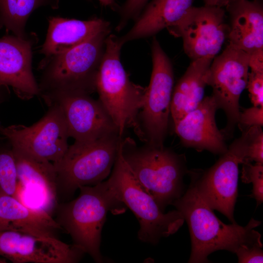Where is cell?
I'll return each instance as SVG.
<instances>
[{
    "label": "cell",
    "mask_w": 263,
    "mask_h": 263,
    "mask_svg": "<svg viewBox=\"0 0 263 263\" xmlns=\"http://www.w3.org/2000/svg\"><path fill=\"white\" fill-rule=\"evenodd\" d=\"M120 148L132 173L162 210L184 194L183 178L187 170L183 155L164 146L146 143L138 147L129 137L121 138Z\"/></svg>",
    "instance_id": "4"
},
{
    "label": "cell",
    "mask_w": 263,
    "mask_h": 263,
    "mask_svg": "<svg viewBox=\"0 0 263 263\" xmlns=\"http://www.w3.org/2000/svg\"><path fill=\"white\" fill-rule=\"evenodd\" d=\"M213 58L204 57L192 61L177 83L170 106L174 125L195 108L204 98L207 74Z\"/></svg>",
    "instance_id": "21"
},
{
    "label": "cell",
    "mask_w": 263,
    "mask_h": 263,
    "mask_svg": "<svg viewBox=\"0 0 263 263\" xmlns=\"http://www.w3.org/2000/svg\"><path fill=\"white\" fill-rule=\"evenodd\" d=\"M249 129L250 140L247 162L255 161L263 164V132L262 127L253 126Z\"/></svg>",
    "instance_id": "26"
},
{
    "label": "cell",
    "mask_w": 263,
    "mask_h": 263,
    "mask_svg": "<svg viewBox=\"0 0 263 263\" xmlns=\"http://www.w3.org/2000/svg\"><path fill=\"white\" fill-rule=\"evenodd\" d=\"M0 189L18 198L19 181L16 160L11 147L0 149Z\"/></svg>",
    "instance_id": "24"
},
{
    "label": "cell",
    "mask_w": 263,
    "mask_h": 263,
    "mask_svg": "<svg viewBox=\"0 0 263 263\" xmlns=\"http://www.w3.org/2000/svg\"><path fill=\"white\" fill-rule=\"evenodd\" d=\"M84 254L79 247L58 238L0 231V256L14 263H76Z\"/></svg>",
    "instance_id": "14"
},
{
    "label": "cell",
    "mask_w": 263,
    "mask_h": 263,
    "mask_svg": "<svg viewBox=\"0 0 263 263\" xmlns=\"http://www.w3.org/2000/svg\"><path fill=\"white\" fill-rule=\"evenodd\" d=\"M75 199L56 205L55 221L97 263L104 262L100 251L101 232L109 211L121 210L125 205L117 198L107 180L80 187Z\"/></svg>",
    "instance_id": "2"
},
{
    "label": "cell",
    "mask_w": 263,
    "mask_h": 263,
    "mask_svg": "<svg viewBox=\"0 0 263 263\" xmlns=\"http://www.w3.org/2000/svg\"><path fill=\"white\" fill-rule=\"evenodd\" d=\"M61 227L46 211L24 205L0 189V231L14 230L58 238Z\"/></svg>",
    "instance_id": "19"
},
{
    "label": "cell",
    "mask_w": 263,
    "mask_h": 263,
    "mask_svg": "<svg viewBox=\"0 0 263 263\" xmlns=\"http://www.w3.org/2000/svg\"><path fill=\"white\" fill-rule=\"evenodd\" d=\"M58 0H0V26L25 38V27L31 14L42 6L57 8Z\"/></svg>",
    "instance_id": "23"
},
{
    "label": "cell",
    "mask_w": 263,
    "mask_h": 263,
    "mask_svg": "<svg viewBox=\"0 0 263 263\" xmlns=\"http://www.w3.org/2000/svg\"><path fill=\"white\" fill-rule=\"evenodd\" d=\"M239 263H263L262 247L258 246L241 245L235 253Z\"/></svg>",
    "instance_id": "30"
},
{
    "label": "cell",
    "mask_w": 263,
    "mask_h": 263,
    "mask_svg": "<svg viewBox=\"0 0 263 263\" xmlns=\"http://www.w3.org/2000/svg\"><path fill=\"white\" fill-rule=\"evenodd\" d=\"M1 128V126L0 125V131Z\"/></svg>",
    "instance_id": "34"
},
{
    "label": "cell",
    "mask_w": 263,
    "mask_h": 263,
    "mask_svg": "<svg viewBox=\"0 0 263 263\" xmlns=\"http://www.w3.org/2000/svg\"><path fill=\"white\" fill-rule=\"evenodd\" d=\"M152 70L139 115L145 142L163 146L168 133L174 85L171 63L158 41L151 43Z\"/></svg>",
    "instance_id": "9"
},
{
    "label": "cell",
    "mask_w": 263,
    "mask_h": 263,
    "mask_svg": "<svg viewBox=\"0 0 263 263\" xmlns=\"http://www.w3.org/2000/svg\"><path fill=\"white\" fill-rule=\"evenodd\" d=\"M6 263V260L4 258H0V263Z\"/></svg>",
    "instance_id": "33"
},
{
    "label": "cell",
    "mask_w": 263,
    "mask_h": 263,
    "mask_svg": "<svg viewBox=\"0 0 263 263\" xmlns=\"http://www.w3.org/2000/svg\"><path fill=\"white\" fill-rule=\"evenodd\" d=\"M110 23L102 19L87 20L51 17L46 39L40 53L44 57L39 64L42 69L54 56L83 43L99 32L110 29Z\"/></svg>",
    "instance_id": "18"
},
{
    "label": "cell",
    "mask_w": 263,
    "mask_h": 263,
    "mask_svg": "<svg viewBox=\"0 0 263 263\" xmlns=\"http://www.w3.org/2000/svg\"><path fill=\"white\" fill-rule=\"evenodd\" d=\"M246 88L253 105L263 107V72H249Z\"/></svg>",
    "instance_id": "27"
},
{
    "label": "cell",
    "mask_w": 263,
    "mask_h": 263,
    "mask_svg": "<svg viewBox=\"0 0 263 263\" xmlns=\"http://www.w3.org/2000/svg\"><path fill=\"white\" fill-rule=\"evenodd\" d=\"M171 205L181 212L188 225L191 248L188 263H208V256L220 250L235 253L241 245L263 247L261 235L255 228L261 222L251 218L245 226L225 224L213 213L198 192L195 180Z\"/></svg>",
    "instance_id": "1"
},
{
    "label": "cell",
    "mask_w": 263,
    "mask_h": 263,
    "mask_svg": "<svg viewBox=\"0 0 263 263\" xmlns=\"http://www.w3.org/2000/svg\"><path fill=\"white\" fill-rule=\"evenodd\" d=\"M249 55L229 43L223 53L212 60L207 76V84L218 109L225 114L226 124L221 131L225 139L233 136L240 114V96L246 87Z\"/></svg>",
    "instance_id": "10"
},
{
    "label": "cell",
    "mask_w": 263,
    "mask_h": 263,
    "mask_svg": "<svg viewBox=\"0 0 263 263\" xmlns=\"http://www.w3.org/2000/svg\"><path fill=\"white\" fill-rule=\"evenodd\" d=\"M107 181L118 199L138 220V238L141 241L155 245L162 238L175 233L183 225L185 220L180 211L165 213L141 187L124 161L120 146Z\"/></svg>",
    "instance_id": "7"
},
{
    "label": "cell",
    "mask_w": 263,
    "mask_h": 263,
    "mask_svg": "<svg viewBox=\"0 0 263 263\" xmlns=\"http://www.w3.org/2000/svg\"><path fill=\"white\" fill-rule=\"evenodd\" d=\"M228 147L210 168L203 172L190 171L198 192L207 205L236 223L234 210L238 195L239 166L247 161L249 128Z\"/></svg>",
    "instance_id": "8"
},
{
    "label": "cell",
    "mask_w": 263,
    "mask_h": 263,
    "mask_svg": "<svg viewBox=\"0 0 263 263\" xmlns=\"http://www.w3.org/2000/svg\"><path fill=\"white\" fill-rule=\"evenodd\" d=\"M90 94L59 93L42 98L47 105L57 104L61 109L69 137L75 142H87L118 134L117 129L99 100Z\"/></svg>",
    "instance_id": "13"
},
{
    "label": "cell",
    "mask_w": 263,
    "mask_h": 263,
    "mask_svg": "<svg viewBox=\"0 0 263 263\" xmlns=\"http://www.w3.org/2000/svg\"><path fill=\"white\" fill-rule=\"evenodd\" d=\"M182 38L185 53L192 60L214 58L220 52L229 27L225 11L218 6H192L176 23L167 28Z\"/></svg>",
    "instance_id": "12"
},
{
    "label": "cell",
    "mask_w": 263,
    "mask_h": 263,
    "mask_svg": "<svg viewBox=\"0 0 263 263\" xmlns=\"http://www.w3.org/2000/svg\"><path fill=\"white\" fill-rule=\"evenodd\" d=\"M242 164V180L246 184H252L250 197L254 198L259 205L263 202V164L256 163L252 165L250 162H244Z\"/></svg>",
    "instance_id": "25"
},
{
    "label": "cell",
    "mask_w": 263,
    "mask_h": 263,
    "mask_svg": "<svg viewBox=\"0 0 263 263\" xmlns=\"http://www.w3.org/2000/svg\"><path fill=\"white\" fill-rule=\"evenodd\" d=\"M48 106L47 112L36 123L1 127L0 134L11 148L54 163L67 151L69 136L60 107L55 103Z\"/></svg>",
    "instance_id": "11"
},
{
    "label": "cell",
    "mask_w": 263,
    "mask_h": 263,
    "mask_svg": "<svg viewBox=\"0 0 263 263\" xmlns=\"http://www.w3.org/2000/svg\"><path fill=\"white\" fill-rule=\"evenodd\" d=\"M98 32L83 43L51 58L42 68L38 84L42 98L59 93L91 94L95 91V81L110 34Z\"/></svg>",
    "instance_id": "5"
},
{
    "label": "cell",
    "mask_w": 263,
    "mask_h": 263,
    "mask_svg": "<svg viewBox=\"0 0 263 263\" xmlns=\"http://www.w3.org/2000/svg\"><path fill=\"white\" fill-rule=\"evenodd\" d=\"M11 148L16 160L19 184L36 190L47 203H57L56 174L53 163Z\"/></svg>",
    "instance_id": "22"
},
{
    "label": "cell",
    "mask_w": 263,
    "mask_h": 263,
    "mask_svg": "<svg viewBox=\"0 0 263 263\" xmlns=\"http://www.w3.org/2000/svg\"><path fill=\"white\" fill-rule=\"evenodd\" d=\"M194 0H152L132 27L119 38L127 42L149 37L178 22L192 6Z\"/></svg>",
    "instance_id": "20"
},
{
    "label": "cell",
    "mask_w": 263,
    "mask_h": 263,
    "mask_svg": "<svg viewBox=\"0 0 263 263\" xmlns=\"http://www.w3.org/2000/svg\"><path fill=\"white\" fill-rule=\"evenodd\" d=\"M237 126L241 132L253 126H263V107L253 106L240 112Z\"/></svg>",
    "instance_id": "28"
},
{
    "label": "cell",
    "mask_w": 263,
    "mask_h": 263,
    "mask_svg": "<svg viewBox=\"0 0 263 263\" xmlns=\"http://www.w3.org/2000/svg\"><path fill=\"white\" fill-rule=\"evenodd\" d=\"M124 44L119 38L109 34L105 40L104 55L95 81L99 100L123 137L126 128L132 129L145 142L139 115L144 101L146 88L132 83L120 61Z\"/></svg>",
    "instance_id": "3"
},
{
    "label": "cell",
    "mask_w": 263,
    "mask_h": 263,
    "mask_svg": "<svg viewBox=\"0 0 263 263\" xmlns=\"http://www.w3.org/2000/svg\"><path fill=\"white\" fill-rule=\"evenodd\" d=\"M206 5L217 6L221 0H203Z\"/></svg>",
    "instance_id": "32"
},
{
    "label": "cell",
    "mask_w": 263,
    "mask_h": 263,
    "mask_svg": "<svg viewBox=\"0 0 263 263\" xmlns=\"http://www.w3.org/2000/svg\"><path fill=\"white\" fill-rule=\"evenodd\" d=\"M217 6L229 15V43L249 56L263 52V0H221Z\"/></svg>",
    "instance_id": "17"
},
{
    "label": "cell",
    "mask_w": 263,
    "mask_h": 263,
    "mask_svg": "<svg viewBox=\"0 0 263 263\" xmlns=\"http://www.w3.org/2000/svg\"><path fill=\"white\" fill-rule=\"evenodd\" d=\"M148 0H126L120 10V19L116 28L120 31L128 22L139 16L141 10Z\"/></svg>",
    "instance_id": "29"
},
{
    "label": "cell",
    "mask_w": 263,
    "mask_h": 263,
    "mask_svg": "<svg viewBox=\"0 0 263 263\" xmlns=\"http://www.w3.org/2000/svg\"><path fill=\"white\" fill-rule=\"evenodd\" d=\"M122 138L115 134L69 146L62 157L53 163L57 199L68 201L80 187L103 181L113 167Z\"/></svg>",
    "instance_id": "6"
},
{
    "label": "cell",
    "mask_w": 263,
    "mask_h": 263,
    "mask_svg": "<svg viewBox=\"0 0 263 263\" xmlns=\"http://www.w3.org/2000/svg\"><path fill=\"white\" fill-rule=\"evenodd\" d=\"M33 37L8 36L0 38V86L11 87L23 99L39 93L32 70Z\"/></svg>",
    "instance_id": "15"
},
{
    "label": "cell",
    "mask_w": 263,
    "mask_h": 263,
    "mask_svg": "<svg viewBox=\"0 0 263 263\" xmlns=\"http://www.w3.org/2000/svg\"><path fill=\"white\" fill-rule=\"evenodd\" d=\"M217 105L211 95L174 125L175 132L182 145L201 151L222 155L227 149L225 138L216 125Z\"/></svg>",
    "instance_id": "16"
},
{
    "label": "cell",
    "mask_w": 263,
    "mask_h": 263,
    "mask_svg": "<svg viewBox=\"0 0 263 263\" xmlns=\"http://www.w3.org/2000/svg\"><path fill=\"white\" fill-rule=\"evenodd\" d=\"M99 2L104 6H110L112 8L115 7L114 0H98Z\"/></svg>",
    "instance_id": "31"
}]
</instances>
